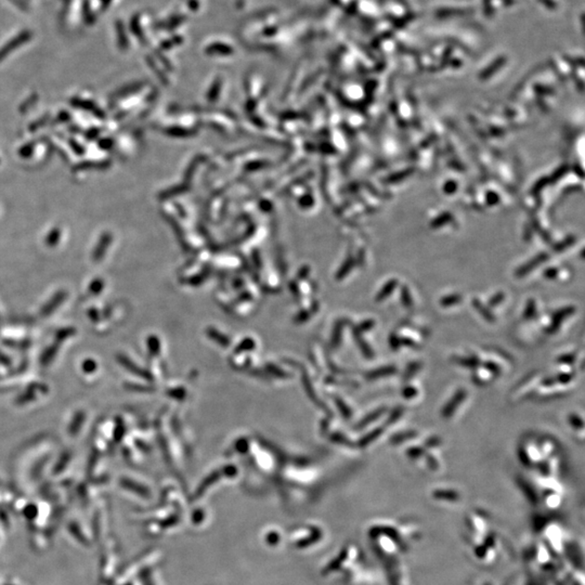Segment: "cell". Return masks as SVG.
I'll return each mask as SVG.
<instances>
[{
	"mask_svg": "<svg viewBox=\"0 0 585 585\" xmlns=\"http://www.w3.org/2000/svg\"><path fill=\"white\" fill-rule=\"evenodd\" d=\"M466 397H467V391L465 389H459L449 400V402L443 407L441 412L442 416L444 418L451 417L454 414V412L461 406V403L466 399Z\"/></svg>",
	"mask_w": 585,
	"mask_h": 585,
	"instance_id": "obj_1",
	"label": "cell"
},
{
	"mask_svg": "<svg viewBox=\"0 0 585 585\" xmlns=\"http://www.w3.org/2000/svg\"><path fill=\"white\" fill-rule=\"evenodd\" d=\"M575 312V308L573 307H565L559 309L557 310L554 315H553V320L552 323H550L549 328L547 329V333L548 334H554L556 333L559 329H561V325L562 323L567 319V317H569L570 315H572Z\"/></svg>",
	"mask_w": 585,
	"mask_h": 585,
	"instance_id": "obj_2",
	"label": "cell"
},
{
	"mask_svg": "<svg viewBox=\"0 0 585 585\" xmlns=\"http://www.w3.org/2000/svg\"><path fill=\"white\" fill-rule=\"evenodd\" d=\"M71 104L73 107L78 108L81 110L84 111H87L89 113H92L94 116H97L98 118H104L105 114L104 112H103L100 108H98L96 104H94L93 102L91 101H87V100H82V99H73L71 101Z\"/></svg>",
	"mask_w": 585,
	"mask_h": 585,
	"instance_id": "obj_3",
	"label": "cell"
},
{
	"mask_svg": "<svg viewBox=\"0 0 585 585\" xmlns=\"http://www.w3.org/2000/svg\"><path fill=\"white\" fill-rule=\"evenodd\" d=\"M111 242H112V234L109 233V232H105V233H103L101 235L99 242L93 251L92 257H93L94 261H99L102 259L103 256H104V254H105V252L108 251Z\"/></svg>",
	"mask_w": 585,
	"mask_h": 585,
	"instance_id": "obj_4",
	"label": "cell"
},
{
	"mask_svg": "<svg viewBox=\"0 0 585 585\" xmlns=\"http://www.w3.org/2000/svg\"><path fill=\"white\" fill-rule=\"evenodd\" d=\"M433 496L436 500L440 501H449V502H457L460 500V494L453 490H436L433 493Z\"/></svg>",
	"mask_w": 585,
	"mask_h": 585,
	"instance_id": "obj_5",
	"label": "cell"
},
{
	"mask_svg": "<svg viewBox=\"0 0 585 585\" xmlns=\"http://www.w3.org/2000/svg\"><path fill=\"white\" fill-rule=\"evenodd\" d=\"M471 304H472V306L475 307L476 311H477L481 316H483L486 321H488V322H494V321H495L494 314L491 312V310H490V309H489L488 307H486L483 303H481L480 300H478L477 298H475V299L471 302Z\"/></svg>",
	"mask_w": 585,
	"mask_h": 585,
	"instance_id": "obj_6",
	"label": "cell"
},
{
	"mask_svg": "<svg viewBox=\"0 0 585 585\" xmlns=\"http://www.w3.org/2000/svg\"><path fill=\"white\" fill-rule=\"evenodd\" d=\"M394 373H397V368L394 366H383L381 368H377L374 369V371L369 372L367 374V378L368 380H377V378H381V377H385V376H390L393 375Z\"/></svg>",
	"mask_w": 585,
	"mask_h": 585,
	"instance_id": "obj_7",
	"label": "cell"
},
{
	"mask_svg": "<svg viewBox=\"0 0 585 585\" xmlns=\"http://www.w3.org/2000/svg\"><path fill=\"white\" fill-rule=\"evenodd\" d=\"M416 436H417L416 430H408V432H402L392 435L390 438V442L392 444H400L406 441L412 440V439H414Z\"/></svg>",
	"mask_w": 585,
	"mask_h": 585,
	"instance_id": "obj_8",
	"label": "cell"
},
{
	"mask_svg": "<svg viewBox=\"0 0 585 585\" xmlns=\"http://www.w3.org/2000/svg\"><path fill=\"white\" fill-rule=\"evenodd\" d=\"M454 361L458 364L464 367L468 368H476L480 365V360L476 356H469V357H455Z\"/></svg>",
	"mask_w": 585,
	"mask_h": 585,
	"instance_id": "obj_9",
	"label": "cell"
},
{
	"mask_svg": "<svg viewBox=\"0 0 585 585\" xmlns=\"http://www.w3.org/2000/svg\"><path fill=\"white\" fill-rule=\"evenodd\" d=\"M63 299H64V292H59V294H57V295H56L52 299H51L50 302L45 306L44 314H48V313L52 312V311L55 310V309L63 302Z\"/></svg>",
	"mask_w": 585,
	"mask_h": 585,
	"instance_id": "obj_10",
	"label": "cell"
},
{
	"mask_svg": "<svg viewBox=\"0 0 585 585\" xmlns=\"http://www.w3.org/2000/svg\"><path fill=\"white\" fill-rule=\"evenodd\" d=\"M385 411H386L385 408H381V409H378V410H375L373 413H371V414H368L367 416H365V417L363 418V420L361 421V424H359V427H364V426H367L368 424L373 423V421H375L377 418H380V417L384 414Z\"/></svg>",
	"mask_w": 585,
	"mask_h": 585,
	"instance_id": "obj_11",
	"label": "cell"
},
{
	"mask_svg": "<svg viewBox=\"0 0 585 585\" xmlns=\"http://www.w3.org/2000/svg\"><path fill=\"white\" fill-rule=\"evenodd\" d=\"M382 434H383V428H382V427L376 428V429L372 430V432L369 433V434H367V435L362 439V440H361V443H360V444L362 445V446H366L367 444H369V443H372L373 441H375L376 439H377L378 437H380Z\"/></svg>",
	"mask_w": 585,
	"mask_h": 585,
	"instance_id": "obj_12",
	"label": "cell"
},
{
	"mask_svg": "<svg viewBox=\"0 0 585 585\" xmlns=\"http://www.w3.org/2000/svg\"><path fill=\"white\" fill-rule=\"evenodd\" d=\"M395 286H397V281H391V282H389V283L387 284V285L381 290L380 294L377 295L376 300H378V302H382V300H384L385 298L388 297V296L391 294L392 290L394 289Z\"/></svg>",
	"mask_w": 585,
	"mask_h": 585,
	"instance_id": "obj_13",
	"label": "cell"
},
{
	"mask_svg": "<svg viewBox=\"0 0 585 585\" xmlns=\"http://www.w3.org/2000/svg\"><path fill=\"white\" fill-rule=\"evenodd\" d=\"M536 313H537L536 302L533 299H530L529 302L527 303L526 309H524V311H523V317L526 320H531L536 316Z\"/></svg>",
	"mask_w": 585,
	"mask_h": 585,
	"instance_id": "obj_14",
	"label": "cell"
},
{
	"mask_svg": "<svg viewBox=\"0 0 585 585\" xmlns=\"http://www.w3.org/2000/svg\"><path fill=\"white\" fill-rule=\"evenodd\" d=\"M461 300H462V297H461L460 295H450V296L443 297V298L440 300V305H441L442 307H445V308H446V307H452V306H455V305L460 304Z\"/></svg>",
	"mask_w": 585,
	"mask_h": 585,
	"instance_id": "obj_15",
	"label": "cell"
},
{
	"mask_svg": "<svg viewBox=\"0 0 585 585\" xmlns=\"http://www.w3.org/2000/svg\"><path fill=\"white\" fill-rule=\"evenodd\" d=\"M421 367V363L420 362H412L409 364L408 368L406 373H404V380H410L413 376H414Z\"/></svg>",
	"mask_w": 585,
	"mask_h": 585,
	"instance_id": "obj_16",
	"label": "cell"
},
{
	"mask_svg": "<svg viewBox=\"0 0 585 585\" xmlns=\"http://www.w3.org/2000/svg\"><path fill=\"white\" fill-rule=\"evenodd\" d=\"M425 454V449L423 446H412V448L408 449L407 451V455L411 459V460H417L419 459L421 455Z\"/></svg>",
	"mask_w": 585,
	"mask_h": 585,
	"instance_id": "obj_17",
	"label": "cell"
},
{
	"mask_svg": "<svg viewBox=\"0 0 585 585\" xmlns=\"http://www.w3.org/2000/svg\"><path fill=\"white\" fill-rule=\"evenodd\" d=\"M59 238H60V231L59 229H54L52 231L50 232L47 236V244L49 246H55L58 242H59Z\"/></svg>",
	"mask_w": 585,
	"mask_h": 585,
	"instance_id": "obj_18",
	"label": "cell"
},
{
	"mask_svg": "<svg viewBox=\"0 0 585 585\" xmlns=\"http://www.w3.org/2000/svg\"><path fill=\"white\" fill-rule=\"evenodd\" d=\"M401 300H402V304L406 306L408 309H411L413 307V300L411 298V295L409 290L407 289V287L402 288L401 291Z\"/></svg>",
	"mask_w": 585,
	"mask_h": 585,
	"instance_id": "obj_19",
	"label": "cell"
},
{
	"mask_svg": "<svg viewBox=\"0 0 585 585\" xmlns=\"http://www.w3.org/2000/svg\"><path fill=\"white\" fill-rule=\"evenodd\" d=\"M403 413H404V410H403L402 408H395V409L391 412V414L389 415L388 420H387V424L390 425V424L395 423V421H397V420L402 416Z\"/></svg>",
	"mask_w": 585,
	"mask_h": 585,
	"instance_id": "obj_20",
	"label": "cell"
},
{
	"mask_svg": "<svg viewBox=\"0 0 585 585\" xmlns=\"http://www.w3.org/2000/svg\"><path fill=\"white\" fill-rule=\"evenodd\" d=\"M417 395V390L413 386H407L402 389V397L406 399H412Z\"/></svg>",
	"mask_w": 585,
	"mask_h": 585,
	"instance_id": "obj_21",
	"label": "cell"
},
{
	"mask_svg": "<svg viewBox=\"0 0 585 585\" xmlns=\"http://www.w3.org/2000/svg\"><path fill=\"white\" fill-rule=\"evenodd\" d=\"M441 443L442 440L440 437H430L425 441V446L426 448H436V446H439Z\"/></svg>",
	"mask_w": 585,
	"mask_h": 585,
	"instance_id": "obj_22",
	"label": "cell"
},
{
	"mask_svg": "<svg viewBox=\"0 0 585 585\" xmlns=\"http://www.w3.org/2000/svg\"><path fill=\"white\" fill-rule=\"evenodd\" d=\"M569 421H570V424H571L574 428H576V429H582L583 426H584V425H583L582 418H581L579 415H576V414H571V415L569 416Z\"/></svg>",
	"mask_w": 585,
	"mask_h": 585,
	"instance_id": "obj_23",
	"label": "cell"
},
{
	"mask_svg": "<svg viewBox=\"0 0 585 585\" xmlns=\"http://www.w3.org/2000/svg\"><path fill=\"white\" fill-rule=\"evenodd\" d=\"M504 300V294L503 292H497L496 295H494L491 299L489 300V306L491 308H494L496 306L500 305Z\"/></svg>",
	"mask_w": 585,
	"mask_h": 585,
	"instance_id": "obj_24",
	"label": "cell"
},
{
	"mask_svg": "<svg viewBox=\"0 0 585 585\" xmlns=\"http://www.w3.org/2000/svg\"><path fill=\"white\" fill-rule=\"evenodd\" d=\"M485 367L488 369L490 372V374H492L494 376H498L501 374V368L500 366H497L496 364H494L493 362H487L485 364Z\"/></svg>",
	"mask_w": 585,
	"mask_h": 585,
	"instance_id": "obj_25",
	"label": "cell"
},
{
	"mask_svg": "<svg viewBox=\"0 0 585 585\" xmlns=\"http://www.w3.org/2000/svg\"><path fill=\"white\" fill-rule=\"evenodd\" d=\"M389 343H390V347L392 350H399L400 346H401V341L400 338L397 336L395 334H391L390 337H389Z\"/></svg>",
	"mask_w": 585,
	"mask_h": 585,
	"instance_id": "obj_26",
	"label": "cell"
},
{
	"mask_svg": "<svg viewBox=\"0 0 585 585\" xmlns=\"http://www.w3.org/2000/svg\"><path fill=\"white\" fill-rule=\"evenodd\" d=\"M573 378V374L570 373H563V374H559L556 378V381L561 384H568L572 381Z\"/></svg>",
	"mask_w": 585,
	"mask_h": 585,
	"instance_id": "obj_27",
	"label": "cell"
},
{
	"mask_svg": "<svg viewBox=\"0 0 585 585\" xmlns=\"http://www.w3.org/2000/svg\"><path fill=\"white\" fill-rule=\"evenodd\" d=\"M426 463H427V466L429 467V469L437 470L439 468L438 461L434 457H432V455H426Z\"/></svg>",
	"mask_w": 585,
	"mask_h": 585,
	"instance_id": "obj_28",
	"label": "cell"
},
{
	"mask_svg": "<svg viewBox=\"0 0 585 585\" xmlns=\"http://www.w3.org/2000/svg\"><path fill=\"white\" fill-rule=\"evenodd\" d=\"M574 359H575L574 355H572V354H567V355H563L562 357H559L557 361H558V362H561V363L571 364V363L574 362Z\"/></svg>",
	"mask_w": 585,
	"mask_h": 585,
	"instance_id": "obj_29",
	"label": "cell"
},
{
	"mask_svg": "<svg viewBox=\"0 0 585 585\" xmlns=\"http://www.w3.org/2000/svg\"><path fill=\"white\" fill-rule=\"evenodd\" d=\"M519 458L521 460V462L523 463V465H530V459L528 457V454L526 452V450H523L522 448L519 449Z\"/></svg>",
	"mask_w": 585,
	"mask_h": 585,
	"instance_id": "obj_30",
	"label": "cell"
},
{
	"mask_svg": "<svg viewBox=\"0 0 585 585\" xmlns=\"http://www.w3.org/2000/svg\"><path fill=\"white\" fill-rule=\"evenodd\" d=\"M400 341H401V345H404V346L413 347V348L417 347L415 341H414V340H411V339H409V338H400Z\"/></svg>",
	"mask_w": 585,
	"mask_h": 585,
	"instance_id": "obj_31",
	"label": "cell"
},
{
	"mask_svg": "<svg viewBox=\"0 0 585 585\" xmlns=\"http://www.w3.org/2000/svg\"><path fill=\"white\" fill-rule=\"evenodd\" d=\"M556 383H557V381H556V378H554V377H546V378H544L543 381H542V384H543L544 387H550V386L555 385Z\"/></svg>",
	"mask_w": 585,
	"mask_h": 585,
	"instance_id": "obj_32",
	"label": "cell"
},
{
	"mask_svg": "<svg viewBox=\"0 0 585 585\" xmlns=\"http://www.w3.org/2000/svg\"><path fill=\"white\" fill-rule=\"evenodd\" d=\"M375 322L373 320H367L365 321L362 325H361V328H362V331H368L374 328Z\"/></svg>",
	"mask_w": 585,
	"mask_h": 585,
	"instance_id": "obj_33",
	"label": "cell"
},
{
	"mask_svg": "<svg viewBox=\"0 0 585 585\" xmlns=\"http://www.w3.org/2000/svg\"><path fill=\"white\" fill-rule=\"evenodd\" d=\"M102 285H103L102 281H94V282L92 283V285H91L90 288H91V290H96L97 292H99V291H101Z\"/></svg>",
	"mask_w": 585,
	"mask_h": 585,
	"instance_id": "obj_34",
	"label": "cell"
},
{
	"mask_svg": "<svg viewBox=\"0 0 585 585\" xmlns=\"http://www.w3.org/2000/svg\"><path fill=\"white\" fill-rule=\"evenodd\" d=\"M33 146H34V145H31V144H29V145H25L23 149H21V151H20V152H24V151H26V153H28V154H26V157H28L29 155H31V154H32V151H33Z\"/></svg>",
	"mask_w": 585,
	"mask_h": 585,
	"instance_id": "obj_35",
	"label": "cell"
}]
</instances>
